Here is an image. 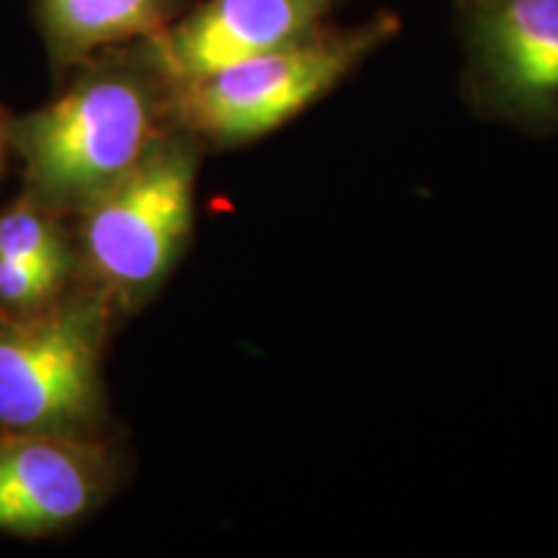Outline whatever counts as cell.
<instances>
[{
	"label": "cell",
	"instance_id": "obj_6",
	"mask_svg": "<svg viewBox=\"0 0 558 558\" xmlns=\"http://www.w3.org/2000/svg\"><path fill=\"white\" fill-rule=\"evenodd\" d=\"M104 437L0 435V533L41 538L78 525L120 486Z\"/></svg>",
	"mask_w": 558,
	"mask_h": 558
},
{
	"label": "cell",
	"instance_id": "obj_3",
	"mask_svg": "<svg viewBox=\"0 0 558 558\" xmlns=\"http://www.w3.org/2000/svg\"><path fill=\"white\" fill-rule=\"evenodd\" d=\"M399 29L401 21L388 13L354 26L326 24L279 50L173 86V117L207 150L256 143L329 96Z\"/></svg>",
	"mask_w": 558,
	"mask_h": 558
},
{
	"label": "cell",
	"instance_id": "obj_4",
	"mask_svg": "<svg viewBox=\"0 0 558 558\" xmlns=\"http://www.w3.org/2000/svg\"><path fill=\"white\" fill-rule=\"evenodd\" d=\"M114 313L86 288L0 318V435L104 437V352Z\"/></svg>",
	"mask_w": 558,
	"mask_h": 558
},
{
	"label": "cell",
	"instance_id": "obj_1",
	"mask_svg": "<svg viewBox=\"0 0 558 558\" xmlns=\"http://www.w3.org/2000/svg\"><path fill=\"white\" fill-rule=\"evenodd\" d=\"M58 99L3 124L24 160V197L75 218L128 177L177 128L173 83L150 41L111 47L78 62Z\"/></svg>",
	"mask_w": 558,
	"mask_h": 558
},
{
	"label": "cell",
	"instance_id": "obj_2",
	"mask_svg": "<svg viewBox=\"0 0 558 558\" xmlns=\"http://www.w3.org/2000/svg\"><path fill=\"white\" fill-rule=\"evenodd\" d=\"M205 153L177 124L128 177L75 215V279L114 318L145 308L190 248Z\"/></svg>",
	"mask_w": 558,
	"mask_h": 558
},
{
	"label": "cell",
	"instance_id": "obj_7",
	"mask_svg": "<svg viewBox=\"0 0 558 558\" xmlns=\"http://www.w3.org/2000/svg\"><path fill=\"white\" fill-rule=\"evenodd\" d=\"M339 0H207L150 37L173 86L259 58L329 24Z\"/></svg>",
	"mask_w": 558,
	"mask_h": 558
},
{
	"label": "cell",
	"instance_id": "obj_8",
	"mask_svg": "<svg viewBox=\"0 0 558 558\" xmlns=\"http://www.w3.org/2000/svg\"><path fill=\"white\" fill-rule=\"evenodd\" d=\"M39 29L58 70L111 47L156 37L190 5L186 0H34Z\"/></svg>",
	"mask_w": 558,
	"mask_h": 558
},
{
	"label": "cell",
	"instance_id": "obj_5",
	"mask_svg": "<svg viewBox=\"0 0 558 558\" xmlns=\"http://www.w3.org/2000/svg\"><path fill=\"white\" fill-rule=\"evenodd\" d=\"M463 90L478 117L558 135V0H458Z\"/></svg>",
	"mask_w": 558,
	"mask_h": 558
},
{
	"label": "cell",
	"instance_id": "obj_9",
	"mask_svg": "<svg viewBox=\"0 0 558 558\" xmlns=\"http://www.w3.org/2000/svg\"><path fill=\"white\" fill-rule=\"evenodd\" d=\"M3 143H5V130L3 124H0V160H3Z\"/></svg>",
	"mask_w": 558,
	"mask_h": 558
}]
</instances>
